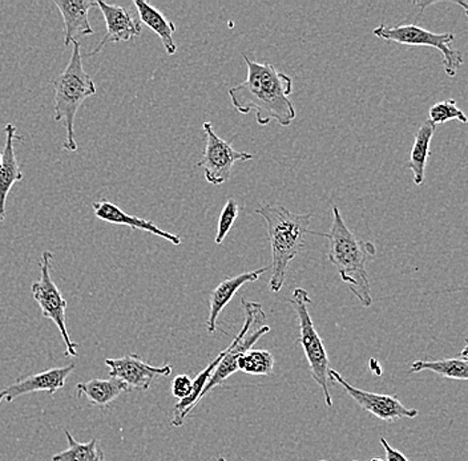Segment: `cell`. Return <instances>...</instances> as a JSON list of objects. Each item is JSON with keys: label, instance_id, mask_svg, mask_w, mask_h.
<instances>
[{"label": "cell", "instance_id": "1", "mask_svg": "<svg viewBox=\"0 0 468 461\" xmlns=\"http://www.w3.org/2000/svg\"><path fill=\"white\" fill-rule=\"evenodd\" d=\"M248 67L247 79L229 89L233 107L242 115L256 112L260 127L276 120L281 127L288 128L294 121L295 108L289 96L292 92L291 76L282 74L271 63H257L242 55Z\"/></svg>", "mask_w": 468, "mask_h": 461}, {"label": "cell", "instance_id": "2", "mask_svg": "<svg viewBox=\"0 0 468 461\" xmlns=\"http://www.w3.org/2000/svg\"><path fill=\"white\" fill-rule=\"evenodd\" d=\"M322 236L329 241L330 264L338 271L342 281L349 286L351 293L356 296L364 308L373 305L370 279H368L366 264L377 254L376 246L371 242L361 241L345 224L341 210L333 206V224L329 233L310 232Z\"/></svg>", "mask_w": 468, "mask_h": 461}, {"label": "cell", "instance_id": "3", "mask_svg": "<svg viewBox=\"0 0 468 461\" xmlns=\"http://www.w3.org/2000/svg\"><path fill=\"white\" fill-rule=\"evenodd\" d=\"M256 213L261 215L268 230L271 246L269 288L277 294L285 285L289 265L305 249L313 215L312 213H292L282 205H262Z\"/></svg>", "mask_w": 468, "mask_h": 461}, {"label": "cell", "instance_id": "4", "mask_svg": "<svg viewBox=\"0 0 468 461\" xmlns=\"http://www.w3.org/2000/svg\"><path fill=\"white\" fill-rule=\"evenodd\" d=\"M54 119L66 128L67 137L63 148L69 152L78 151L75 140V119L79 107L86 99L95 96L93 79L86 72L81 60L80 43H72V54L66 69L55 80Z\"/></svg>", "mask_w": 468, "mask_h": 461}, {"label": "cell", "instance_id": "5", "mask_svg": "<svg viewBox=\"0 0 468 461\" xmlns=\"http://www.w3.org/2000/svg\"><path fill=\"white\" fill-rule=\"evenodd\" d=\"M289 303L297 314L298 323H300L298 342L303 346L312 378L320 386L326 407H332L333 399L329 388L330 361L324 342H322L312 317H310L309 305L312 303V299L305 288H297L289 298Z\"/></svg>", "mask_w": 468, "mask_h": 461}, {"label": "cell", "instance_id": "6", "mask_svg": "<svg viewBox=\"0 0 468 461\" xmlns=\"http://www.w3.org/2000/svg\"><path fill=\"white\" fill-rule=\"evenodd\" d=\"M241 303L245 311L244 326H242L241 331L239 332L236 340L225 349L224 358L219 361L218 369L212 373L209 382L201 393V401L213 388L221 386L229 376L239 372V370H237L239 358L259 342L263 335L271 331V328L266 325V314L261 303L248 302L245 299H242Z\"/></svg>", "mask_w": 468, "mask_h": 461}, {"label": "cell", "instance_id": "7", "mask_svg": "<svg viewBox=\"0 0 468 461\" xmlns=\"http://www.w3.org/2000/svg\"><path fill=\"white\" fill-rule=\"evenodd\" d=\"M373 35L386 42L398 43V45L432 47L439 49L443 57L444 72L449 78H455L456 71L464 63L462 52L452 47L455 40V35L452 32L437 34V32L424 30L417 25H398L394 27L380 25L379 27L374 28Z\"/></svg>", "mask_w": 468, "mask_h": 461}, {"label": "cell", "instance_id": "8", "mask_svg": "<svg viewBox=\"0 0 468 461\" xmlns=\"http://www.w3.org/2000/svg\"><path fill=\"white\" fill-rule=\"evenodd\" d=\"M54 254L46 250L40 261V278L31 288L32 298L39 305L44 318L52 320L57 325L64 343H66V357H78V344L73 343L66 325L67 300L61 296L57 283L51 278V262Z\"/></svg>", "mask_w": 468, "mask_h": 461}, {"label": "cell", "instance_id": "9", "mask_svg": "<svg viewBox=\"0 0 468 461\" xmlns=\"http://www.w3.org/2000/svg\"><path fill=\"white\" fill-rule=\"evenodd\" d=\"M203 131L207 136V145L197 166L203 169L207 183L221 185L232 177L233 166L237 162H249L253 159V154L234 149L232 144L216 134L210 122H204Z\"/></svg>", "mask_w": 468, "mask_h": 461}, {"label": "cell", "instance_id": "10", "mask_svg": "<svg viewBox=\"0 0 468 461\" xmlns=\"http://www.w3.org/2000/svg\"><path fill=\"white\" fill-rule=\"evenodd\" d=\"M329 379L341 384L359 407L364 408L371 415L378 417L382 422L393 423L395 420L414 419L420 415V411L405 407L398 396L368 393V391L351 386L335 370L330 369Z\"/></svg>", "mask_w": 468, "mask_h": 461}, {"label": "cell", "instance_id": "11", "mask_svg": "<svg viewBox=\"0 0 468 461\" xmlns=\"http://www.w3.org/2000/svg\"><path fill=\"white\" fill-rule=\"evenodd\" d=\"M105 366L110 367L111 378L127 384L128 388L149 390L157 376H169L172 366L154 367L145 363L139 355L132 354L116 359H105Z\"/></svg>", "mask_w": 468, "mask_h": 461}, {"label": "cell", "instance_id": "12", "mask_svg": "<svg viewBox=\"0 0 468 461\" xmlns=\"http://www.w3.org/2000/svg\"><path fill=\"white\" fill-rule=\"evenodd\" d=\"M75 367V363H71L69 366L55 367V369L17 379L11 386L0 391V404L3 402H14L20 396L39 393V391L55 395L58 390L66 386L67 378L71 375Z\"/></svg>", "mask_w": 468, "mask_h": 461}, {"label": "cell", "instance_id": "13", "mask_svg": "<svg viewBox=\"0 0 468 461\" xmlns=\"http://www.w3.org/2000/svg\"><path fill=\"white\" fill-rule=\"evenodd\" d=\"M96 5L101 8L102 16H104L107 32L102 37L101 42L87 55V58L98 55L108 43L130 42L134 37H140L142 23L132 16L128 8L108 5L102 0L96 2Z\"/></svg>", "mask_w": 468, "mask_h": 461}, {"label": "cell", "instance_id": "14", "mask_svg": "<svg viewBox=\"0 0 468 461\" xmlns=\"http://www.w3.org/2000/svg\"><path fill=\"white\" fill-rule=\"evenodd\" d=\"M269 267L257 268L253 271H245V273L239 274L236 277L224 279L215 290L210 293L209 298V317H207V332L213 334L218 330V320L219 314L222 313L228 303L233 299L237 291L247 285V283L256 282L261 278L262 274H265Z\"/></svg>", "mask_w": 468, "mask_h": 461}, {"label": "cell", "instance_id": "15", "mask_svg": "<svg viewBox=\"0 0 468 461\" xmlns=\"http://www.w3.org/2000/svg\"><path fill=\"white\" fill-rule=\"evenodd\" d=\"M55 5L60 11L64 20V46L79 42L80 37L95 34L88 20V11L95 7L96 2L90 0H55Z\"/></svg>", "mask_w": 468, "mask_h": 461}, {"label": "cell", "instance_id": "16", "mask_svg": "<svg viewBox=\"0 0 468 461\" xmlns=\"http://www.w3.org/2000/svg\"><path fill=\"white\" fill-rule=\"evenodd\" d=\"M93 212L99 220L104 223L113 225H122V226H130L132 229L144 230V232L151 233V235L157 236L171 242L175 246L181 244V237L177 235L165 232L160 229L154 221L143 220V218L136 217V215H128L124 210L119 208L115 204L108 200H101L99 203L92 204Z\"/></svg>", "mask_w": 468, "mask_h": 461}, {"label": "cell", "instance_id": "17", "mask_svg": "<svg viewBox=\"0 0 468 461\" xmlns=\"http://www.w3.org/2000/svg\"><path fill=\"white\" fill-rule=\"evenodd\" d=\"M5 145L2 153V165H0V224L5 221L7 197L15 183L23 180V173L17 164L15 153V140L17 132L14 124L5 125Z\"/></svg>", "mask_w": 468, "mask_h": 461}, {"label": "cell", "instance_id": "18", "mask_svg": "<svg viewBox=\"0 0 468 461\" xmlns=\"http://www.w3.org/2000/svg\"><path fill=\"white\" fill-rule=\"evenodd\" d=\"M137 11H139L140 23L151 28L160 37L166 54L175 55L177 52V45L175 43L174 34L176 26L171 20L166 19L154 5L145 0H134Z\"/></svg>", "mask_w": 468, "mask_h": 461}, {"label": "cell", "instance_id": "19", "mask_svg": "<svg viewBox=\"0 0 468 461\" xmlns=\"http://www.w3.org/2000/svg\"><path fill=\"white\" fill-rule=\"evenodd\" d=\"M437 127L427 120L415 134L414 144L410 152V159L406 168L412 172V181L415 185H422L426 173L427 159L430 156V145Z\"/></svg>", "mask_w": 468, "mask_h": 461}, {"label": "cell", "instance_id": "20", "mask_svg": "<svg viewBox=\"0 0 468 461\" xmlns=\"http://www.w3.org/2000/svg\"><path fill=\"white\" fill-rule=\"evenodd\" d=\"M79 396H86L88 402L96 407H107L122 393L131 391L127 384L117 379H92L76 386Z\"/></svg>", "mask_w": 468, "mask_h": 461}, {"label": "cell", "instance_id": "21", "mask_svg": "<svg viewBox=\"0 0 468 461\" xmlns=\"http://www.w3.org/2000/svg\"><path fill=\"white\" fill-rule=\"evenodd\" d=\"M430 372L437 373L441 378L452 381H468L467 344L463 347L461 357L441 359V361H417L410 367V373Z\"/></svg>", "mask_w": 468, "mask_h": 461}, {"label": "cell", "instance_id": "22", "mask_svg": "<svg viewBox=\"0 0 468 461\" xmlns=\"http://www.w3.org/2000/svg\"><path fill=\"white\" fill-rule=\"evenodd\" d=\"M66 432L69 446L64 451L52 456V461H107L104 451L99 445L98 439L90 440L88 443H79L72 436L71 432Z\"/></svg>", "mask_w": 468, "mask_h": 461}, {"label": "cell", "instance_id": "23", "mask_svg": "<svg viewBox=\"0 0 468 461\" xmlns=\"http://www.w3.org/2000/svg\"><path fill=\"white\" fill-rule=\"evenodd\" d=\"M274 361L271 352L266 350H248L237 361V370L248 375L269 376L273 373Z\"/></svg>", "mask_w": 468, "mask_h": 461}, {"label": "cell", "instance_id": "24", "mask_svg": "<svg viewBox=\"0 0 468 461\" xmlns=\"http://www.w3.org/2000/svg\"><path fill=\"white\" fill-rule=\"evenodd\" d=\"M429 116V121L435 125V127L446 124V122L452 121V120H458V121L463 122V124H466L468 121L466 113L458 107L453 99L432 105L430 108Z\"/></svg>", "mask_w": 468, "mask_h": 461}, {"label": "cell", "instance_id": "25", "mask_svg": "<svg viewBox=\"0 0 468 461\" xmlns=\"http://www.w3.org/2000/svg\"><path fill=\"white\" fill-rule=\"evenodd\" d=\"M239 215V203H237L236 200H233V198H229L228 203L225 204L221 215H219L218 223V235H216L215 238L216 245H221L222 242L225 241V238H227V236L229 235L230 229H232L234 223H236Z\"/></svg>", "mask_w": 468, "mask_h": 461}, {"label": "cell", "instance_id": "26", "mask_svg": "<svg viewBox=\"0 0 468 461\" xmlns=\"http://www.w3.org/2000/svg\"><path fill=\"white\" fill-rule=\"evenodd\" d=\"M192 393V379L188 375H177L172 382V395L178 401L188 398Z\"/></svg>", "mask_w": 468, "mask_h": 461}, {"label": "cell", "instance_id": "27", "mask_svg": "<svg viewBox=\"0 0 468 461\" xmlns=\"http://www.w3.org/2000/svg\"><path fill=\"white\" fill-rule=\"evenodd\" d=\"M380 445H382L383 448H385L386 452V460L385 461H410L402 452L398 451V449L393 448L390 445H388V440L385 437H380L379 439Z\"/></svg>", "mask_w": 468, "mask_h": 461}, {"label": "cell", "instance_id": "28", "mask_svg": "<svg viewBox=\"0 0 468 461\" xmlns=\"http://www.w3.org/2000/svg\"><path fill=\"white\" fill-rule=\"evenodd\" d=\"M356 461V460H354ZM370 461H385L383 459H380V457H371Z\"/></svg>", "mask_w": 468, "mask_h": 461}, {"label": "cell", "instance_id": "29", "mask_svg": "<svg viewBox=\"0 0 468 461\" xmlns=\"http://www.w3.org/2000/svg\"><path fill=\"white\" fill-rule=\"evenodd\" d=\"M215 461H227V459H225V457L222 456H218L216 457Z\"/></svg>", "mask_w": 468, "mask_h": 461}, {"label": "cell", "instance_id": "30", "mask_svg": "<svg viewBox=\"0 0 468 461\" xmlns=\"http://www.w3.org/2000/svg\"><path fill=\"white\" fill-rule=\"evenodd\" d=\"M0 165H2V153H0Z\"/></svg>", "mask_w": 468, "mask_h": 461}, {"label": "cell", "instance_id": "31", "mask_svg": "<svg viewBox=\"0 0 468 461\" xmlns=\"http://www.w3.org/2000/svg\"><path fill=\"white\" fill-rule=\"evenodd\" d=\"M320 461H327V460H320Z\"/></svg>", "mask_w": 468, "mask_h": 461}]
</instances>
